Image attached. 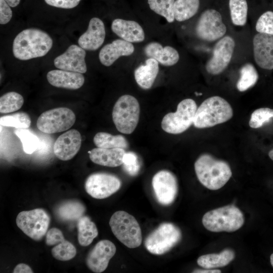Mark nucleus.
I'll use <instances>...</instances> for the list:
<instances>
[{
  "instance_id": "nucleus-1",
  "label": "nucleus",
  "mask_w": 273,
  "mask_h": 273,
  "mask_svg": "<svg viewBox=\"0 0 273 273\" xmlns=\"http://www.w3.org/2000/svg\"><path fill=\"white\" fill-rule=\"evenodd\" d=\"M53 46V40L46 32L31 28L23 30L14 38L13 53L20 60H28L45 56Z\"/></svg>"
},
{
  "instance_id": "nucleus-2",
  "label": "nucleus",
  "mask_w": 273,
  "mask_h": 273,
  "mask_svg": "<svg viewBox=\"0 0 273 273\" xmlns=\"http://www.w3.org/2000/svg\"><path fill=\"white\" fill-rule=\"evenodd\" d=\"M195 171L200 183L211 190L224 186L232 175L229 164L208 154L200 155L194 164Z\"/></svg>"
},
{
  "instance_id": "nucleus-3",
  "label": "nucleus",
  "mask_w": 273,
  "mask_h": 273,
  "mask_svg": "<svg viewBox=\"0 0 273 273\" xmlns=\"http://www.w3.org/2000/svg\"><path fill=\"white\" fill-rule=\"evenodd\" d=\"M233 116V110L226 100L219 96L205 100L197 108L193 125L196 128L213 127L226 122Z\"/></svg>"
},
{
  "instance_id": "nucleus-4",
  "label": "nucleus",
  "mask_w": 273,
  "mask_h": 273,
  "mask_svg": "<svg viewBox=\"0 0 273 273\" xmlns=\"http://www.w3.org/2000/svg\"><path fill=\"white\" fill-rule=\"evenodd\" d=\"M242 212L231 205L208 211L203 216L202 223L212 232H234L240 229L244 223Z\"/></svg>"
},
{
  "instance_id": "nucleus-5",
  "label": "nucleus",
  "mask_w": 273,
  "mask_h": 273,
  "mask_svg": "<svg viewBox=\"0 0 273 273\" xmlns=\"http://www.w3.org/2000/svg\"><path fill=\"white\" fill-rule=\"evenodd\" d=\"M109 225L114 236L127 247L135 248L141 244V229L132 215L124 211H117L111 216Z\"/></svg>"
},
{
  "instance_id": "nucleus-6",
  "label": "nucleus",
  "mask_w": 273,
  "mask_h": 273,
  "mask_svg": "<svg viewBox=\"0 0 273 273\" xmlns=\"http://www.w3.org/2000/svg\"><path fill=\"white\" fill-rule=\"evenodd\" d=\"M140 107L133 96L124 95L118 98L113 107L112 116L117 129L124 134H130L139 121Z\"/></svg>"
},
{
  "instance_id": "nucleus-7",
  "label": "nucleus",
  "mask_w": 273,
  "mask_h": 273,
  "mask_svg": "<svg viewBox=\"0 0 273 273\" xmlns=\"http://www.w3.org/2000/svg\"><path fill=\"white\" fill-rule=\"evenodd\" d=\"M179 229L169 222L161 223L146 238L145 246L147 250L155 255L166 253L180 241Z\"/></svg>"
},
{
  "instance_id": "nucleus-8",
  "label": "nucleus",
  "mask_w": 273,
  "mask_h": 273,
  "mask_svg": "<svg viewBox=\"0 0 273 273\" xmlns=\"http://www.w3.org/2000/svg\"><path fill=\"white\" fill-rule=\"evenodd\" d=\"M197 109L196 102L192 99H186L179 103L175 112H170L163 118L161 126L165 132L179 134L193 124Z\"/></svg>"
},
{
  "instance_id": "nucleus-9",
  "label": "nucleus",
  "mask_w": 273,
  "mask_h": 273,
  "mask_svg": "<svg viewBox=\"0 0 273 273\" xmlns=\"http://www.w3.org/2000/svg\"><path fill=\"white\" fill-rule=\"evenodd\" d=\"M50 217L43 209L36 208L20 212L16 217L17 226L27 236L36 241L47 234Z\"/></svg>"
},
{
  "instance_id": "nucleus-10",
  "label": "nucleus",
  "mask_w": 273,
  "mask_h": 273,
  "mask_svg": "<svg viewBox=\"0 0 273 273\" xmlns=\"http://www.w3.org/2000/svg\"><path fill=\"white\" fill-rule=\"evenodd\" d=\"M76 117L71 109L58 107L47 110L38 117L37 128L46 133H54L66 131L75 123Z\"/></svg>"
},
{
  "instance_id": "nucleus-11",
  "label": "nucleus",
  "mask_w": 273,
  "mask_h": 273,
  "mask_svg": "<svg viewBox=\"0 0 273 273\" xmlns=\"http://www.w3.org/2000/svg\"><path fill=\"white\" fill-rule=\"evenodd\" d=\"M226 32L220 13L207 9L201 14L196 26L197 35L201 39L213 41L222 38Z\"/></svg>"
},
{
  "instance_id": "nucleus-12",
  "label": "nucleus",
  "mask_w": 273,
  "mask_h": 273,
  "mask_svg": "<svg viewBox=\"0 0 273 273\" xmlns=\"http://www.w3.org/2000/svg\"><path fill=\"white\" fill-rule=\"evenodd\" d=\"M121 181L116 176L103 172L90 174L85 180L84 187L87 193L95 199L110 197L120 188Z\"/></svg>"
},
{
  "instance_id": "nucleus-13",
  "label": "nucleus",
  "mask_w": 273,
  "mask_h": 273,
  "mask_svg": "<svg viewBox=\"0 0 273 273\" xmlns=\"http://www.w3.org/2000/svg\"><path fill=\"white\" fill-rule=\"evenodd\" d=\"M235 47L234 39L230 36L221 38L215 44L212 57L207 62L205 68L212 75L222 72L230 63Z\"/></svg>"
},
{
  "instance_id": "nucleus-14",
  "label": "nucleus",
  "mask_w": 273,
  "mask_h": 273,
  "mask_svg": "<svg viewBox=\"0 0 273 273\" xmlns=\"http://www.w3.org/2000/svg\"><path fill=\"white\" fill-rule=\"evenodd\" d=\"M153 191L158 202L163 205L172 204L178 192L177 179L170 171L162 170L153 176L152 180Z\"/></svg>"
},
{
  "instance_id": "nucleus-15",
  "label": "nucleus",
  "mask_w": 273,
  "mask_h": 273,
  "mask_svg": "<svg viewBox=\"0 0 273 273\" xmlns=\"http://www.w3.org/2000/svg\"><path fill=\"white\" fill-rule=\"evenodd\" d=\"M116 251V248L113 242L107 240H101L88 253L86 264L94 272H102L107 268Z\"/></svg>"
},
{
  "instance_id": "nucleus-16",
  "label": "nucleus",
  "mask_w": 273,
  "mask_h": 273,
  "mask_svg": "<svg viewBox=\"0 0 273 273\" xmlns=\"http://www.w3.org/2000/svg\"><path fill=\"white\" fill-rule=\"evenodd\" d=\"M84 50L80 46L71 45L54 59V65L59 69L84 73L87 71Z\"/></svg>"
},
{
  "instance_id": "nucleus-17",
  "label": "nucleus",
  "mask_w": 273,
  "mask_h": 273,
  "mask_svg": "<svg viewBox=\"0 0 273 273\" xmlns=\"http://www.w3.org/2000/svg\"><path fill=\"white\" fill-rule=\"evenodd\" d=\"M81 145V136L76 129H72L61 134L56 140L53 148L55 155L60 160L67 161L78 152Z\"/></svg>"
},
{
  "instance_id": "nucleus-18",
  "label": "nucleus",
  "mask_w": 273,
  "mask_h": 273,
  "mask_svg": "<svg viewBox=\"0 0 273 273\" xmlns=\"http://www.w3.org/2000/svg\"><path fill=\"white\" fill-rule=\"evenodd\" d=\"M254 58L261 68L273 69V35L258 33L253 39Z\"/></svg>"
},
{
  "instance_id": "nucleus-19",
  "label": "nucleus",
  "mask_w": 273,
  "mask_h": 273,
  "mask_svg": "<svg viewBox=\"0 0 273 273\" xmlns=\"http://www.w3.org/2000/svg\"><path fill=\"white\" fill-rule=\"evenodd\" d=\"M105 36L103 22L98 18L94 17L90 20L86 31L78 38V43L84 50L95 51L103 44Z\"/></svg>"
},
{
  "instance_id": "nucleus-20",
  "label": "nucleus",
  "mask_w": 273,
  "mask_h": 273,
  "mask_svg": "<svg viewBox=\"0 0 273 273\" xmlns=\"http://www.w3.org/2000/svg\"><path fill=\"white\" fill-rule=\"evenodd\" d=\"M134 51V48L131 42L117 39L105 45L101 49L99 58L103 65L110 66L120 57L130 56Z\"/></svg>"
},
{
  "instance_id": "nucleus-21",
  "label": "nucleus",
  "mask_w": 273,
  "mask_h": 273,
  "mask_svg": "<svg viewBox=\"0 0 273 273\" xmlns=\"http://www.w3.org/2000/svg\"><path fill=\"white\" fill-rule=\"evenodd\" d=\"M47 78L52 85L68 89H77L84 84V77L82 73L61 69L51 70Z\"/></svg>"
},
{
  "instance_id": "nucleus-22",
  "label": "nucleus",
  "mask_w": 273,
  "mask_h": 273,
  "mask_svg": "<svg viewBox=\"0 0 273 273\" xmlns=\"http://www.w3.org/2000/svg\"><path fill=\"white\" fill-rule=\"evenodd\" d=\"M111 30L122 39L130 42H140L145 39L143 28L134 21L115 19L112 22Z\"/></svg>"
},
{
  "instance_id": "nucleus-23",
  "label": "nucleus",
  "mask_w": 273,
  "mask_h": 273,
  "mask_svg": "<svg viewBox=\"0 0 273 273\" xmlns=\"http://www.w3.org/2000/svg\"><path fill=\"white\" fill-rule=\"evenodd\" d=\"M122 148L106 149L96 148L89 151L90 160L97 164L115 167L122 165L125 153Z\"/></svg>"
},
{
  "instance_id": "nucleus-24",
  "label": "nucleus",
  "mask_w": 273,
  "mask_h": 273,
  "mask_svg": "<svg viewBox=\"0 0 273 273\" xmlns=\"http://www.w3.org/2000/svg\"><path fill=\"white\" fill-rule=\"evenodd\" d=\"M144 52L147 57L155 59L159 63L165 66L175 65L179 59L176 50L170 46L163 48L157 42H151L146 45Z\"/></svg>"
},
{
  "instance_id": "nucleus-25",
  "label": "nucleus",
  "mask_w": 273,
  "mask_h": 273,
  "mask_svg": "<svg viewBox=\"0 0 273 273\" xmlns=\"http://www.w3.org/2000/svg\"><path fill=\"white\" fill-rule=\"evenodd\" d=\"M159 72V63L155 59L149 58L145 65L139 66L134 71V75L137 84L142 88H150Z\"/></svg>"
},
{
  "instance_id": "nucleus-26",
  "label": "nucleus",
  "mask_w": 273,
  "mask_h": 273,
  "mask_svg": "<svg viewBox=\"0 0 273 273\" xmlns=\"http://www.w3.org/2000/svg\"><path fill=\"white\" fill-rule=\"evenodd\" d=\"M235 257V252L225 249L219 253H211L200 256L197 261L201 267L207 269H216L228 265Z\"/></svg>"
},
{
  "instance_id": "nucleus-27",
  "label": "nucleus",
  "mask_w": 273,
  "mask_h": 273,
  "mask_svg": "<svg viewBox=\"0 0 273 273\" xmlns=\"http://www.w3.org/2000/svg\"><path fill=\"white\" fill-rule=\"evenodd\" d=\"M77 227L78 241L82 246L90 245L98 235L96 224L87 216H82L78 220Z\"/></svg>"
},
{
  "instance_id": "nucleus-28",
  "label": "nucleus",
  "mask_w": 273,
  "mask_h": 273,
  "mask_svg": "<svg viewBox=\"0 0 273 273\" xmlns=\"http://www.w3.org/2000/svg\"><path fill=\"white\" fill-rule=\"evenodd\" d=\"M94 143L96 147L101 148H122L126 149L128 143L122 135H112L105 132H99L94 137Z\"/></svg>"
},
{
  "instance_id": "nucleus-29",
  "label": "nucleus",
  "mask_w": 273,
  "mask_h": 273,
  "mask_svg": "<svg viewBox=\"0 0 273 273\" xmlns=\"http://www.w3.org/2000/svg\"><path fill=\"white\" fill-rule=\"evenodd\" d=\"M199 0H175L173 9L175 19L179 22L187 20L198 12Z\"/></svg>"
},
{
  "instance_id": "nucleus-30",
  "label": "nucleus",
  "mask_w": 273,
  "mask_h": 273,
  "mask_svg": "<svg viewBox=\"0 0 273 273\" xmlns=\"http://www.w3.org/2000/svg\"><path fill=\"white\" fill-rule=\"evenodd\" d=\"M83 205L77 201L70 200L61 204L57 210L59 217L63 220L73 221L78 220L85 212Z\"/></svg>"
},
{
  "instance_id": "nucleus-31",
  "label": "nucleus",
  "mask_w": 273,
  "mask_h": 273,
  "mask_svg": "<svg viewBox=\"0 0 273 273\" xmlns=\"http://www.w3.org/2000/svg\"><path fill=\"white\" fill-rule=\"evenodd\" d=\"M240 77L237 83V88L240 92H245L253 86L258 79L256 68L251 63L245 64L240 71Z\"/></svg>"
},
{
  "instance_id": "nucleus-32",
  "label": "nucleus",
  "mask_w": 273,
  "mask_h": 273,
  "mask_svg": "<svg viewBox=\"0 0 273 273\" xmlns=\"http://www.w3.org/2000/svg\"><path fill=\"white\" fill-rule=\"evenodd\" d=\"M229 8L233 23L237 26H244L247 18L246 0H229Z\"/></svg>"
},
{
  "instance_id": "nucleus-33",
  "label": "nucleus",
  "mask_w": 273,
  "mask_h": 273,
  "mask_svg": "<svg viewBox=\"0 0 273 273\" xmlns=\"http://www.w3.org/2000/svg\"><path fill=\"white\" fill-rule=\"evenodd\" d=\"M24 103V99L20 94L15 92H8L0 98V112L8 113L20 109Z\"/></svg>"
},
{
  "instance_id": "nucleus-34",
  "label": "nucleus",
  "mask_w": 273,
  "mask_h": 273,
  "mask_svg": "<svg viewBox=\"0 0 273 273\" xmlns=\"http://www.w3.org/2000/svg\"><path fill=\"white\" fill-rule=\"evenodd\" d=\"M175 0H148L151 10L163 17L169 23L175 20L173 5Z\"/></svg>"
},
{
  "instance_id": "nucleus-35",
  "label": "nucleus",
  "mask_w": 273,
  "mask_h": 273,
  "mask_svg": "<svg viewBox=\"0 0 273 273\" xmlns=\"http://www.w3.org/2000/svg\"><path fill=\"white\" fill-rule=\"evenodd\" d=\"M14 133L20 140L23 151L26 154H32L37 149L39 139L30 130L26 128H16Z\"/></svg>"
},
{
  "instance_id": "nucleus-36",
  "label": "nucleus",
  "mask_w": 273,
  "mask_h": 273,
  "mask_svg": "<svg viewBox=\"0 0 273 273\" xmlns=\"http://www.w3.org/2000/svg\"><path fill=\"white\" fill-rule=\"evenodd\" d=\"M31 119L25 112H20L0 118L1 125L16 128H27L31 124Z\"/></svg>"
},
{
  "instance_id": "nucleus-37",
  "label": "nucleus",
  "mask_w": 273,
  "mask_h": 273,
  "mask_svg": "<svg viewBox=\"0 0 273 273\" xmlns=\"http://www.w3.org/2000/svg\"><path fill=\"white\" fill-rule=\"evenodd\" d=\"M52 255L57 260L67 261L73 258L76 254L75 246L64 239L55 245L51 250Z\"/></svg>"
},
{
  "instance_id": "nucleus-38",
  "label": "nucleus",
  "mask_w": 273,
  "mask_h": 273,
  "mask_svg": "<svg viewBox=\"0 0 273 273\" xmlns=\"http://www.w3.org/2000/svg\"><path fill=\"white\" fill-rule=\"evenodd\" d=\"M273 118V109L269 108H260L254 110L251 114L249 125L253 128L261 127L264 123Z\"/></svg>"
},
{
  "instance_id": "nucleus-39",
  "label": "nucleus",
  "mask_w": 273,
  "mask_h": 273,
  "mask_svg": "<svg viewBox=\"0 0 273 273\" xmlns=\"http://www.w3.org/2000/svg\"><path fill=\"white\" fill-rule=\"evenodd\" d=\"M122 165L124 170L131 176L136 175L141 167L139 158L133 152H125Z\"/></svg>"
},
{
  "instance_id": "nucleus-40",
  "label": "nucleus",
  "mask_w": 273,
  "mask_h": 273,
  "mask_svg": "<svg viewBox=\"0 0 273 273\" xmlns=\"http://www.w3.org/2000/svg\"><path fill=\"white\" fill-rule=\"evenodd\" d=\"M255 29L258 33L273 35V12L262 14L257 21Z\"/></svg>"
},
{
  "instance_id": "nucleus-41",
  "label": "nucleus",
  "mask_w": 273,
  "mask_h": 273,
  "mask_svg": "<svg viewBox=\"0 0 273 273\" xmlns=\"http://www.w3.org/2000/svg\"><path fill=\"white\" fill-rule=\"evenodd\" d=\"M64 239H65L61 231L53 228L47 233L46 244L48 246L56 245Z\"/></svg>"
},
{
  "instance_id": "nucleus-42",
  "label": "nucleus",
  "mask_w": 273,
  "mask_h": 273,
  "mask_svg": "<svg viewBox=\"0 0 273 273\" xmlns=\"http://www.w3.org/2000/svg\"><path fill=\"white\" fill-rule=\"evenodd\" d=\"M81 0H44L49 5L62 9H72L76 7Z\"/></svg>"
},
{
  "instance_id": "nucleus-43",
  "label": "nucleus",
  "mask_w": 273,
  "mask_h": 273,
  "mask_svg": "<svg viewBox=\"0 0 273 273\" xmlns=\"http://www.w3.org/2000/svg\"><path fill=\"white\" fill-rule=\"evenodd\" d=\"M10 5L5 1L0 0V23L6 24L12 18V11Z\"/></svg>"
},
{
  "instance_id": "nucleus-44",
  "label": "nucleus",
  "mask_w": 273,
  "mask_h": 273,
  "mask_svg": "<svg viewBox=\"0 0 273 273\" xmlns=\"http://www.w3.org/2000/svg\"><path fill=\"white\" fill-rule=\"evenodd\" d=\"M33 271L30 267L25 263H19L14 269V273H32Z\"/></svg>"
},
{
  "instance_id": "nucleus-45",
  "label": "nucleus",
  "mask_w": 273,
  "mask_h": 273,
  "mask_svg": "<svg viewBox=\"0 0 273 273\" xmlns=\"http://www.w3.org/2000/svg\"><path fill=\"white\" fill-rule=\"evenodd\" d=\"M193 272H197V273H220L221 272L220 270L217 269H197L194 270Z\"/></svg>"
},
{
  "instance_id": "nucleus-46",
  "label": "nucleus",
  "mask_w": 273,
  "mask_h": 273,
  "mask_svg": "<svg viewBox=\"0 0 273 273\" xmlns=\"http://www.w3.org/2000/svg\"><path fill=\"white\" fill-rule=\"evenodd\" d=\"M11 7H15L17 6L20 2V0H5Z\"/></svg>"
},
{
  "instance_id": "nucleus-47",
  "label": "nucleus",
  "mask_w": 273,
  "mask_h": 273,
  "mask_svg": "<svg viewBox=\"0 0 273 273\" xmlns=\"http://www.w3.org/2000/svg\"><path fill=\"white\" fill-rule=\"evenodd\" d=\"M268 156L273 161V149L269 152Z\"/></svg>"
},
{
  "instance_id": "nucleus-48",
  "label": "nucleus",
  "mask_w": 273,
  "mask_h": 273,
  "mask_svg": "<svg viewBox=\"0 0 273 273\" xmlns=\"http://www.w3.org/2000/svg\"><path fill=\"white\" fill-rule=\"evenodd\" d=\"M270 261L272 266L273 267V253L270 255Z\"/></svg>"
}]
</instances>
